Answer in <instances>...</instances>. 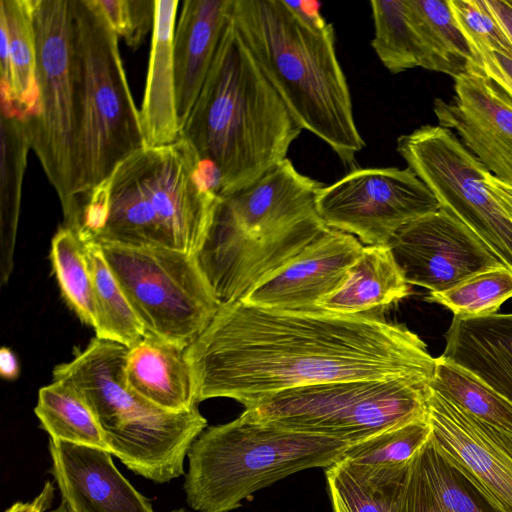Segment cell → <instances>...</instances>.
<instances>
[{
    "instance_id": "cell-14",
    "label": "cell",
    "mask_w": 512,
    "mask_h": 512,
    "mask_svg": "<svg viewBox=\"0 0 512 512\" xmlns=\"http://www.w3.org/2000/svg\"><path fill=\"white\" fill-rule=\"evenodd\" d=\"M388 245L406 282L430 292L444 291L478 272L504 266L442 207L404 225Z\"/></svg>"
},
{
    "instance_id": "cell-2",
    "label": "cell",
    "mask_w": 512,
    "mask_h": 512,
    "mask_svg": "<svg viewBox=\"0 0 512 512\" xmlns=\"http://www.w3.org/2000/svg\"><path fill=\"white\" fill-rule=\"evenodd\" d=\"M323 186L286 158L220 197L195 259L221 304L242 301L328 230L316 209Z\"/></svg>"
},
{
    "instance_id": "cell-13",
    "label": "cell",
    "mask_w": 512,
    "mask_h": 512,
    "mask_svg": "<svg viewBox=\"0 0 512 512\" xmlns=\"http://www.w3.org/2000/svg\"><path fill=\"white\" fill-rule=\"evenodd\" d=\"M441 208L410 168L354 169L323 186L316 209L324 223L366 246L386 245L409 222Z\"/></svg>"
},
{
    "instance_id": "cell-31",
    "label": "cell",
    "mask_w": 512,
    "mask_h": 512,
    "mask_svg": "<svg viewBox=\"0 0 512 512\" xmlns=\"http://www.w3.org/2000/svg\"><path fill=\"white\" fill-rule=\"evenodd\" d=\"M96 308V337L131 347L145 335V329L108 265L100 247L86 243Z\"/></svg>"
},
{
    "instance_id": "cell-26",
    "label": "cell",
    "mask_w": 512,
    "mask_h": 512,
    "mask_svg": "<svg viewBox=\"0 0 512 512\" xmlns=\"http://www.w3.org/2000/svg\"><path fill=\"white\" fill-rule=\"evenodd\" d=\"M406 4L431 71L454 79L462 74H482L479 59L458 28L448 0H406Z\"/></svg>"
},
{
    "instance_id": "cell-28",
    "label": "cell",
    "mask_w": 512,
    "mask_h": 512,
    "mask_svg": "<svg viewBox=\"0 0 512 512\" xmlns=\"http://www.w3.org/2000/svg\"><path fill=\"white\" fill-rule=\"evenodd\" d=\"M0 222L4 283L12 270V255L20 213L22 185L30 147L23 118L1 115Z\"/></svg>"
},
{
    "instance_id": "cell-22",
    "label": "cell",
    "mask_w": 512,
    "mask_h": 512,
    "mask_svg": "<svg viewBox=\"0 0 512 512\" xmlns=\"http://www.w3.org/2000/svg\"><path fill=\"white\" fill-rule=\"evenodd\" d=\"M127 385L151 404L171 412L196 407V381L186 349L146 334L128 348Z\"/></svg>"
},
{
    "instance_id": "cell-20",
    "label": "cell",
    "mask_w": 512,
    "mask_h": 512,
    "mask_svg": "<svg viewBox=\"0 0 512 512\" xmlns=\"http://www.w3.org/2000/svg\"><path fill=\"white\" fill-rule=\"evenodd\" d=\"M399 512H502L432 433L408 465Z\"/></svg>"
},
{
    "instance_id": "cell-15",
    "label": "cell",
    "mask_w": 512,
    "mask_h": 512,
    "mask_svg": "<svg viewBox=\"0 0 512 512\" xmlns=\"http://www.w3.org/2000/svg\"><path fill=\"white\" fill-rule=\"evenodd\" d=\"M427 404L439 448L502 512H512V433L476 419L431 388Z\"/></svg>"
},
{
    "instance_id": "cell-17",
    "label": "cell",
    "mask_w": 512,
    "mask_h": 512,
    "mask_svg": "<svg viewBox=\"0 0 512 512\" xmlns=\"http://www.w3.org/2000/svg\"><path fill=\"white\" fill-rule=\"evenodd\" d=\"M364 245L353 235L328 230L242 302L279 310H320V303L346 281Z\"/></svg>"
},
{
    "instance_id": "cell-25",
    "label": "cell",
    "mask_w": 512,
    "mask_h": 512,
    "mask_svg": "<svg viewBox=\"0 0 512 512\" xmlns=\"http://www.w3.org/2000/svg\"><path fill=\"white\" fill-rule=\"evenodd\" d=\"M408 465L368 466L342 458L326 467L332 512H399Z\"/></svg>"
},
{
    "instance_id": "cell-34",
    "label": "cell",
    "mask_w": 512,
    "mask_h": 512,
    "mask_svg": "<svg viewBox=\"0 0 512 512\" xmlns=\"http://www.w3.org/2000/svg\"><path fill=\"white\" fill-rule=\"evenodd\" d=\"M512 297V272L502 266L478 272L454 286L429 292L426 300L445 306L454 316L476 318L496 314Z\"/></svg>"
},
{
    "instance_id": "cell-24",
    "label": "cell",
    "mask_w": 512,
    "mask_h": 512,
    "mask_svg": "<svg viewBox=\"0 0 512 512\" xmlns=\"http://www.w3.org/2000/svg\"><path fill=\"white\" fill-rule=\"evenodd\" d=\"M409 294L410 285L389 245L364 246L344 284L319 309L339 314L375 312Z\"/></svg>"
},
{
    "instance_id": "cell-32",
    "label": "cell",
    "mask_w": 512,
    "mask_h": 512,
    "mask_svg": "<svg viewBox=\"0 0 512 512\" xmlns=\"http://www.w3.org/2000/svg\"><path fill=\"white\" fill-rule=\"evenodd\" d=\"M429 385L476 419L512 433V403L442 355Z\"/></svg>"
},
{
    "instance_id": "cell-18",
    "label": "cell",
    "mask_w": 512,
    "mask_h": 512,
    "mask_svg": "<svg viewBox=\"0 0 512 512\" xmlns=\"http://www.w3.org/2000/svg\"><path fill=\"white\" fill-rule=\"evenodd\" d=\"M51 474L70 512H154L108 450L49 440Z\"/></svg>"
},
{
    "instance_id": "cell-30",
    "label": "cell",
    "mask_w": 512,
    "mask_h": 512,
    "mask_svg": "<svg viewBox=\"0 0 512 512\" xmlns=\"http://www.w3.org/2000/svg\"><path fill=\"white\" fill-rule=\"evenodd\" d=\"M370 6L374 23L371 45L384 67L393 74L415 67L431 70L406 0H372Z\"/></svg>"
},
{
    "instance_id": "cell-29",
    "label": "cell",
    "mask_w": 512,
    "mask_h": 512,
    "mask_svg": "<svg viewBox=\"0 0 512 512\" xmlns=\"http://www.w3.org/2000/svg\"><path fill=\"white\" fill-rule=\"evenodd\" d=\"M0 21L8 32L13 99L24 119L36 113L39 100L31 0H0Z\"/></svg>"
},
{
    "instance_id": "cell-6",
    "label": "cell",
    "mask_w": 512,
    "mask_h": 512,
    "mask_svg": "<svg viewBox=\"0 0 512 512\" xmlns=\"http://www.w3.org/2000/svg\"><path fill=\"white\" fill-rule=\"evenodd\" d=\"M127 352L120 343L95 337L54 368L53 380H66L83 393L113 456L137 475L170 482L184 474V460L207 420L198 406L166 411L135 393L124 374Z\"/></svg>"
},
{
    "instance_id": "cell-27",
    "label": "cell",
    "mask_w": 512,
    "mask_h": 512,
    "mask_svg": "<svg viewBox=\"0 0 512 512\" xmlns=\"http://www.w3.org/2000/svg\"><path fill=\"white\" fill-rule=\"evenodd\" d=\"M34 411L51 439L109 451L92 408L74 384L53 380L40 388Z\"/></svg>"
},
{
    "instance_id": "cell-7",
    "label": "cell",
    "mask_w": 512,
    "mask_h": 512,
    "mask_svg": "<svg viewBox=\"0 0 512 512\" xmlns=\"http://www.w3.org/2000/svg\"><path fill=\"white\" fill-rule=\"evenodd\" d=\"M79 65L74 206L64 226L77 232L93 189L146 147L126 78L118 35L93 0H72Z\"/></svg>"
},
{
    "instance_id": "cell-39",
    "label": "cell",
    "mask_w": 512,
    "mask_h": 512,
    "mask_svg": "<svg viewBox=\"0 0 512 512\" xmlns=\"http://www.w3.org/2000/svg\"><path fill=\"white\" fill-rule=\"evenodd\" d=\"M55 489L47 480L41 492L30 502H16L4 512H45L52 504Z\"/></svg>"
},
{
    "instance_id": "cell-38",
    "label": "cell",
    "mask_w": 512,
    "mask_h": 512,
    "mask_svg": "<svg viewBox=\"0 0 512 512\" xmlns=\"http://www.w3.org/2000/svg\"><path fill=\"white\" fill-rule=\"evenodd\" d=\"M477 56L483 75L496 74L512 83V59L495 52H482Z\"/></svg>"
},
{
    "instance_id": "cell-1",
    "label": "cell",
    "mask_w": 512,
    "mask_h": 512,
    "mask_svg": "<svg viewBox=\"0 0 512 512\" xmlns=\"http://www.w3.org/2000/svg\"><path fill=\"white\" fill-rule=\"evenodd\" d=\"M196 399L230 398L246 407L271 394L345 380L431 382L436 358L406 326L380 311L339 314L221 304L186 348Z\"/></svg>"
},
{
    "instance_id": "cell-23",
    "label": "cell",
    "mask_w": 512,
    "mask_h": 512,
    "mask_svg": "<svg viewBox=\"0 0 512 512\" xmlns=\"http://www.w3.org/2000/svg\"><path fill=\"white\" fill-rule=\"evenodd\" d=\"M177 6V0H155L147 80L139 109L146 147L172 144L181 135L173 62Z\"/></svg>"
},
{
    "instance_id": "cell-12",
    "label": "cell",
    "mask_w": 512,
    "mask_h": 512,
    "mask_svg": "<svg viewBox=\"0 0 512 512\" xmlns=\"http://www.w3.org/2000/svg\"><path fill=\"white\" fill-rule=\"evenodd\" d=\"M397 152L435 195L512 272V217L488 187V170L456 134L424 125L397 139Z\"/></svg>"
},
{
    "instance_id": "cell-40",
    "label": "cell",
    "mask_w": 512,
    "mask_h": 512,
    "mask_svg": "<svg viewBox=\"0 0 512 512\" xmlns=\"http://www.w3.org/2000/svg\"><path fill=\"white\" fill-rule=\"evenodd\" d=\"M486 180L493 195L512 217V184L497 179L489 171L486 174Z\"/></svg>"
},
{
    "instance_id": "cell-16",
    "label": "cell",
    "mask_w": 512,
    "mask_h": 512,
    "mask_svg": "<svg viewBox=\"0 0 512 512\" xmlns=\"http://www.w3.org/2000/svg\"><path fill=\"white\" fill-rule=\"evenodd\" d=\"M454 80L452 101L434 100L439 126L455 130L493 176L512 184V101L481 73Z\"/></svg>"
},
{
    "instance_id": "cell-33",
    "label": "cell",
    "mask_w": 512,
    "mask_h": 512,
    "mask_svg": "<svg viewBox=\"0 0 512 512\" xmlns=\"http://www.w3.org/2000/svg\"><path fill=\"white\" fill-rule=\"evenodd\" d=\"M50 258L64 300L83 323L95 329L97 308L86 243L63 226L52 238Z\"/></svg>"
},
{
    "instance_id": "cell-4",
    "label": "cell",
    "mask_w": 512,
    "mask_h": 512,
    "mask_svg": "<svg viewBox=\"0 0 512 512\" xmlns=\"http://www.w3.org/2000/svg\"><path fill=\"white\" fill-rule=\"evenodd\" d=\"M232 21L262 73L303 130L351 165L364 146L332 24L313 25L287 1L233 0Z\"/></svg>"
},
{
    "instance_id": "cell-10",
    "label": "cell",
    "mask_w": 512,
    "mask_h": 512,
    "mask_svg": "<svg viewBox=\"0 0 512 512\" xmlns=\"http://www.w3.org/2000/svg\"><path fill=\"white\" fill-rule=\"evenodd\" d=\"M39 90L37 111L24 118L30 147L56 191L66 221L74 206L79 65L72 0H31Z\"/></svg>"
},
{
    "instance_id": "cell-35",
    "label": "cell",
    "mask_w": 512,
    "mask_h": 512,
    "mask_svg": "<svg viewBox=\"0 0 512 512\" xmlns=\"http://www.w3.org/2000/svg\"><path fill=\"white\" fill-rule=\"evenodd\" d=\"M431 433L428 419L411 422L350 445L343 459L359 465L406 466L428 441Z\"/></svg>"
},
{
    "instance_id": "cell-36",
    "label": "cell",
    "mask_w": 512,
    "mask_h": 512,
    "mask_svg": "<svg viewBox=\"0 0 512 512\" xmlns=\"http://www.w3.org/2000/svg\"><path fill=\"white\" fill-rule=\"evenodd\" d=\"M448 3L458 28L476 56L495 52L512 59V40L485 0H448Z\"/></svg>"
},
{
    "instance_id": "cell-43",
    "label": "cell",
    "mask_w": 512,
    "mask_h": 512,
    "mask_svg": "<svg viewBox=\"0 0 512 512\" xmlns=\"http://www.w3.org/2000/svg\"><path fill=\"white\" fill-rule=\"evenodd\" d=\"M0 373L8 380H14L19 374V364L15 354L3 347L0 351Z\"/></svg>"
},
{
    "instance_id": "cell-9",
    "label": "cell",
    "mask_w": 512,
    "mask_h": 512,
    "mask_svg": "<svg viewBox=\"0 0 512 512\" xmlns=\"http://www.w3.org/2000/svg\"><path fill=\"white\" fill-rule=\"evenodd\" d=\"M430 382L345 380L301 386L266 396L245 408L246 418L350 444L428 419Z\"/></svg>"
},
{
    "instance_id": "cell-37",
    "label": "cell",
    "mask_w": 512,
    "mask_h": 512,
    "mask_svg": "<svg viewBox=\"0 0 512 512\" xmlns=\"http://www.w3.org/2000/svg\"><path fill=\"white\" fill-rule=\"evenodd\" d=\"M110 28L137 49L154 27L155 0H93Z\"/></svg>"
},
{
    "instance_id": "cell-8",
    "label": "cell",
    "mask_w": 512,
    "mask_h": 512,
    "mask_svg": "<svg viewBox=\"0 0 512 512\" xmlns=\"http://www.w3.org/2000/svg\"><path fill=\"white\" fill-rule=\"evenodd\" d=\"M352 445L252 421L206 427L192 443L184 492L198 512H230L256 491L302 470L326 468Z\"/></svg>"
},
{
    "instance_id": "cell-45",
    "label": "cell",
    "mask_w": 512,
    "mask_h": 512,
    "mask_svg": "<svg viewBox=\"0 0 512 512\" xmlns=\"http://www.w3.org/2000/svg\"><path fill=\"white\" fill-rule=\"evenodd\" d=\"M172 512H187V511H185L183 509H178V510H175V511H172Z\"/></svg>"
},
{
    "instance_id": "cell-3",
    "label": "cell",
    "mask_w": 512,
    "mask_h": 512,
    "mask_svg": "<svg viewBox=\"0 0 512 512\" xmlns=\"http://www.w3.org/2000/svg\"><path fill=\"white\" fill-rule=\"evenodd\" d=\"M301 131L230 14L180 138L201 160L216 167L219 196L224 197L248 187L284 161Z\"/></svg>"
},
{
    "instance_id": "cell-41",
    "label": "cell",
    "mask_w": 512,
    "mask_h": 512,
    "mask_svg": "<svg viewBox=\"0 0 512 512\" xmlns=\"http://www.w3.org/2000/svg\"><path fill=\"white\" fill-rule=\"evenodd\" d=\"M291 8H293L304 20L316 25L324 26L327 24L325 18L320 14V4L316 1H287Z\"/></svg>"
},
{
    "instance_id": "cell-44",
    "label": "cell",
    "mask_w": 512,
    "mask_h": 512,
    "mask_svg": "<svg viewBox=\"0 0 512 512\" xmlns=\"http://www.w3.org/2000/svg\"><path fill=\"white\" fill-rule=\"evenodd\" d=\"M49 512H70V511L68 510L66 504L61 501V503L59 504V506L56 509L51 510Z\"/></svg>"
},
{
    "instance_id": "cell-42",
    "label": "cell",
    "mask_w": 512,
    "mask_h": 512,
    "mask_svg": "<svg viewBox=\"0 0 512 512\" xmlns=\"http://www.w3.org/2000/svg\"><path fill=\"white\" fill-rule=\"evenodd\" d=\"M486 4L512 40V0H486Z\"/></svg>"
},
{
    "instance_id": "cell-19",
    "label": "cell",
    "mask_w": 512,
    "mask_h": 512,
    "mask_svg": "<svg viewBox=\"0 0 512 512\" xmlns=\"http://www.w3.org/2000/svg\"><path fill=\"white\" fill-rule=\"evenodd\" d=\"M233 0H186L175 26L173 62L180 128L202 89Z\"/></svg>"
},
{
    "instance_id": "cell-21",
    "label": "cell",
    "mask_w": 512,
    "mask_h": 512,
    "mask_svg": "<svg viewBox=\"0 0 512 512\" xmlns=\"http://www.w3.org/2000/svg\"><path fill=\"white\" fill-rule=\"evenodd\" d=\"M442 356L512 403V313L454 316Z\"/></svg>"
},
{
    "instance_id": "cell-5",
    "label": "cell",
    "mask_w": 512,
    "mask_h": 512,
    "mask_svg": "<svg viewBox=\"0 0 512 512\" xmlns=\"http://www.w3.org/2000/svg\"><path fill=\"white\" fill-rule=\"evenodd\" d=\"M199 163L182 138L127 157L109 178L107 217L90 243L166 247L195 256L220 201Z\"/></svg>"
},
{
    "instance_id": "cell-11",
    "label": "cell",
    "mask_w": 512,
    "mask_h": 512,
    "mask_svg": "<svg viewBox=\"0 0 512 512\" xmlns=\"http://www.w3.org/2000/svg\"><path fill=\"white\" fill-rule=\"evenodd\" d=\"M98 246L146 334L186 349L216 315L221 303L195 256L166 247Z\"/></svg>"
}]
</instances>
